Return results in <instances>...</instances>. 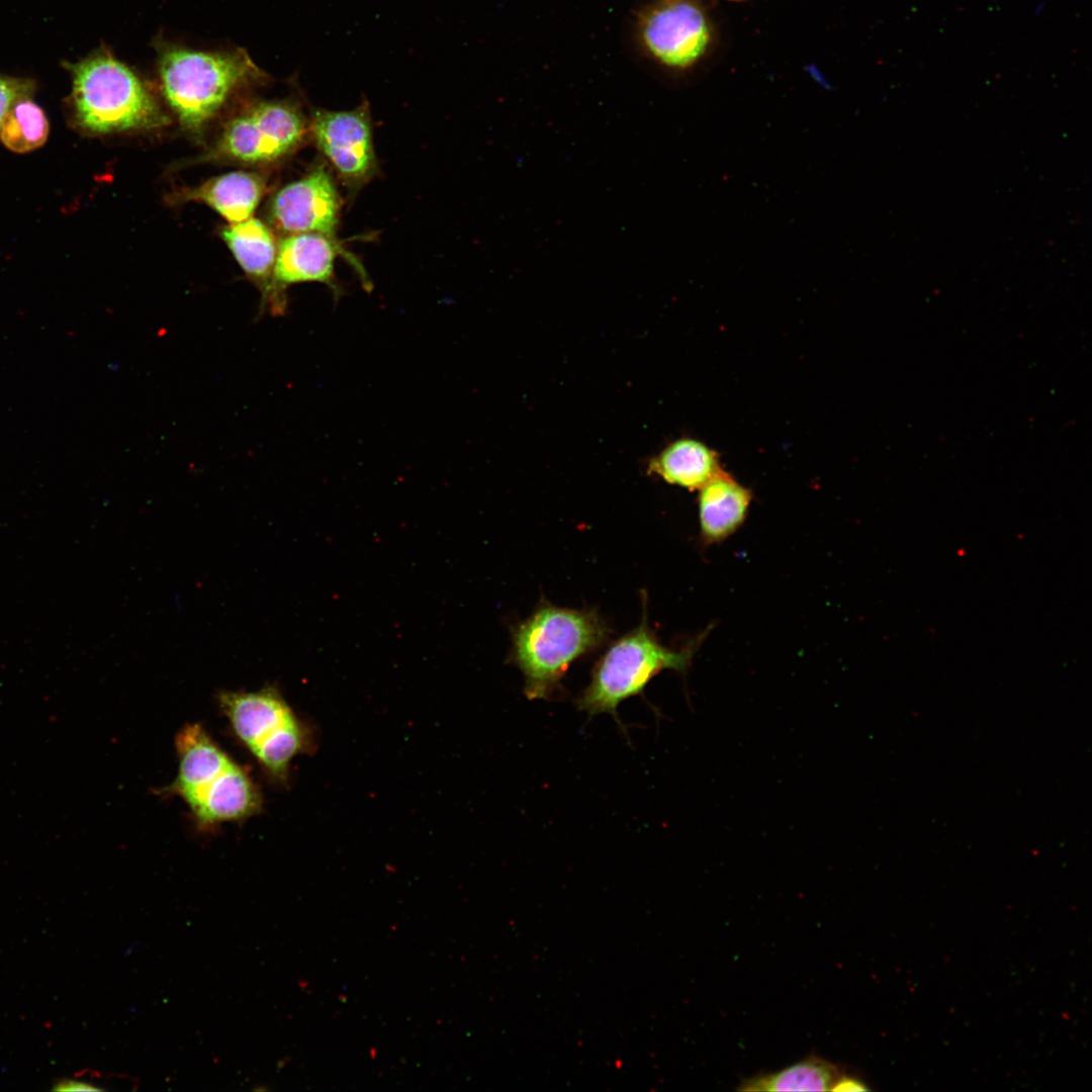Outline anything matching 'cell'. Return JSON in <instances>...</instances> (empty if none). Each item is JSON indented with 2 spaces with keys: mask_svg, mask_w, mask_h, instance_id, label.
Instances as JSON below:
<instances>
[{
  "mask_svg": "<svg viewBox=\"0 0 1092 1092\" xmlns=\"http://www.w3.org/2000/svg\"><path fill=\"white\" fill-rule=\"evenodd\" d=\"M841 1071L832 1063L810 1056L779 1072L751 1077L742 1091H831Z\"/></svg>",
  "mask_w": 1092,
  "mask_h": 1092,
  "instance_id": "16",
  "label": "cell"
},
{
  "mask_svg": "<svg viewBox=\"0 0 1092 1092\" xmlns=\"http://www.w3.org/2000/svg\"><path fill=\"white\" fill-rule=\"evenodd\" d=\"M266 190L264 179L251 172H231L210 178L195 187H183L172 193V202H201L231 223L251 217Z\"/></svg>",
  "mask_w": 1092,
  "mask_h": 1092,
  "instance_id": "12",
  "label": "cell"
},
{
  "mask_svg": "<svg viewBox=\"0 0 1092 1092\" xmlns=\"http://www.w3.org/2000/svg\"><path fill=\"white\" fill-rule=\"evenodd\" d=\"M642 36L649 51L667 66L685 68L705 52L709 42L706 19L688 0H665L646 15Z\"/></svg>",
  "mask_w": 1092,
  "mask_h": 1092,
  "instance_id": "11",
  "label": "cell"
},
{
  "mask_svg": "<svg viewBox=\"0 0 1092 1092\" xmlns=\"http://www.w3.org/2000/svg\"><path fill=\"white\" fill-rule=\"evenodd\" d=\"M693 647L674 650L661 644L644 614L640 625L610 644L598 659L589 684L575 700L577 708L589 716L610 714L621 725L620 704L641 695L664 669L685 671Z\"/></svg>",
  "mask_w": 1092,
  "mask_h": 1092,
  "instance_id": "6",
  "label": "cell"
},
{
  "mask_svg": "<svg viewBox=\"0 0 1092 1092\" xmlns=\"http://www.w3.org/2000/svg\"><path fill=\"white\" fill-rule=\"evenodd\" d=\"M867 1089H868L867 1086L861 1081H859L858 1079L849 1077V1076L844 1075V1074H841L839 1076V1078L837 1079V1081L835 1082L834 1086L832 1087L831 1091H836V1092L848 1091V1092H850V1091H864Z\"/></svg>",
  "mask_w": 1092,
  "mask_h": 1092,
  "instance_id": "20",
  "label": "cell"
},
{
  "mask_svg": "<svg viewBox=\"0 0 1092 1092\" xmlns=\"http://www.w3.org/2000/svg\"><path fill=\"white\" fill-rule=\"evenodd\" d=\"M53 1090L59 1092L67 1091H101L102 1089L96 1087L90 1083L77 1081L73 1079L59 1080L53 1087Z\"/></svg>",
  "mask_w": 1092,
  "mask_h": 1092,
  "instance_id": "19",
  "label": "cell"
},
{
  "mask_svg": "<svg viewBox=\"0 0 1092 1092\" xmlns=\"http://www.w3.org/2000/svg\"><path fill=\"white\" fill-rule=\"evenodd\" d=\"M32 91L33 84L30 81L0 76V126L14 103L27 98Z\"/></svg>",
  "mask_w": 1092,
  "mask_h": 1092,
  "instance_id": "18",
  "label": "cell"
},
{
  "mask_svg": "<svg viewBox=\"0 0 1092 1092\" xmlns=\"http://www.w3.org/2000/svg\"><path fill=\"white\" fill-rule=\"evenodd\" d=\"M73 117L84 131L105 134L163 125L166 117L146 84L102 54L73 67Z\"/></svg>",
  "mask_w": 1092,
  "mask_h": 1092,
  "instance_id": "4",
  "label": "cell"
},
{
  "mask_svg": "<svg viewBox=\"0 0 1092 1092\" xmlns=\"http://www.w3.org/2000/svg\"><path fill=\"white\" fill-rule=\"evenodd\" d=\"M649 469L666 482L690 490L700 489L722 470L717 453L693 439L670 444L651 462Z\"/></svg>",
  "mask_w": 1092,
  "mask_h": 1092,
  "instance_id": "15",
  "label": "cell"
},
{
  "mask_svg": "<svg viewBox=\"0 0 1092 1092\" xmlns=\"http://www.w3.org/2000/svg\"><path fill=\"white\" fill-rule=\"evenodd\" d=\"M221 238L245 273L260 287L268 305L277 254V245L270 229L261 220L250 217L225 226L221 231Z\"/></svg>",
  "mask_w": 1092,
  "mask_h": 1092,
  "instance_id": "14",
  "label": "cell"
},
{
  "mask_svg": "<svg viewBox=\"0 0 1092 1092\" xmlns=\"http://www.w3.org/2000/svg\"><path fill=\"white\" fill-rule=\"evenodd\" d=\"M307 129L298 105L289 101L261 102L230 120L206 159L275 162L297 149Z\"/></svg>",
  "mask_w": 1092,
  "mask_h": 1092,
  "instance_id": "7",
  "label": "cell"
},
{
  "mask_svg": "<svg viewBox=\"0 0 1092 1092\" xmlns=\"http://www.w3.org/2000/svg\"><path fill=\"white\" fill-rule=\"evenodd\" d=\"M732 1H741V0H732Z\"/></svg>",
  "mask_w": 1092,
  "mask_h": 1092,
  "instance_id": "21",
  "label": "cell"
},
{
  "mask_svg": "<svg viewBox=\"0 0 1092 1092\" xmlns=\"http://www.w3.org/2000/svg\"><path fill=\"white\" fill-rule=\"evenodd\" d=\"M610 634L609 625L596 610L541 603L512 630L509 659L524 676L525 696L551 699L569 666L603 646Z\"/></svg>",
  "mask_w": 1092,
  "mask_h": 1092,
  "instance_id": "2",
  "label": "cell"
},
{
  "mask_svg": "<svg viewBox=\"0 0 1092 1092\" xmlns=\"http://www.w3.org/2000/svg\"><path fill=\"white\" fill-rule=\"evenodd\" d=\"M340 255L348 258L368 288L370 283L362 266L346 253L334 236L300 233L281 240L272 272L270 311L275 315L284 312V292L290 284L315 281L329 285L335 293L339 292L334 281V263Z\"/></svg>",
  "mask_w": 1092,
  "mask_h": 1092,
  "instance_id": "9",
  "label": "cell"
},
{
  "mask_svg": "<svg viewBox=\"0 0 1092 1092\" xmlns=\"http://www.w3.org/2000/svg\"><path fill=\"white\" fill-rule=\"evenodd\" d=\"M218 706L238 740L273 781L284 785L293 758L313 749L310 728L274 687L223 691Z\"/></svg>",
  "mask_w": 1092,
  "mask_h": 1092,
  "instance_id": "5",
  "label": "cell"
},
{
  "mask_svg": "<svg viewBox=\"0 0 1092 1092\" xmlns=\"http://www.w3.org/2000/svg\"><path fill=\"white\" fill-rule=\"evenodd\" d=\"M175 747L178 769L166 793L185 803L200 829L243 821L261 811L263 797L256 782L200 724L180 729Z\"/></svg>",
  "mask_w": 1092,
  "mask_h": 1092,
  "instance_id": "1",
  "label": "cell"
},
{
  "mask_svg": "<svg viewBox=\"0 0 1092 1092\" xmlns=\"http://www.w3.org/2000/svg\"><path fill=\"white\" fill-rule=\"evenodd\" d=\"M49 131L43 110L27 97L14 103L6 113L0 126V139L10 151L23 154L41 147Z\"/></svg>",
  "mask_w": 1092,
  "mask_h": 1092,
  "instance_id": "17",
  "label": "cell"
},
{
  "mask_svg": "<svg viewBox=\"0 0 1092 1092\" xmlns=\"http://www.w3.org/2000/svg\"><path fill=\"white\" fill-rule=\"evenodd\" d=\"M162 93L187 129L198 130L240 87L263 76L243 50L200 52L179 47L159 57Z\"/></svg>",
  "mask_w": 1092,
  "mask_h": 1092,
  "instance_id": "3",
  "label": "cell"
},
{
  "mask_svg": "<svg viewBox=\"0 0 1092 1092\" xmlns=\"http://www.w3.org/2000/svg\"><path fill=\"white\" fill-rule=\"evenodd\" d=\"M341 198L331 172L317 165L302 178L281 188L272 198L269 214L288 235L318 233L335 236Z\"/></svg>",
  "mask_w": 1092,
  "mask_h": 1092,
  "instance_id": "10",
  "label": "cell"
},
{
  "mask_svg": "<svg viewBox=\"0 0 1092 1092\" xmlns=\"http://www.w3.org/2000/svg\"><path fill=\"white\" fill-rule=\"evenodd\" d=\"M699 490L701 536L706 543L721 542L743 524L751 492L724 470Z\"/></svg>",
  "mask_w": 1092,
  "mask_h": 1092,
  "instance_id": "13",
  "label": "cell"
},
{
  "mask_svg": "<svg viewBox=\"0 0 1092 1092\" xmlns=\"http://www.w3.org/2000/svg\"><path fill=\"white\" fill-rule=\"evenodd\" d=\"M308 129L317 149L351 190L361 188L378 172L369 104L365 99L352 110L315 109Z\"/></svg>",
  "mask_w": 1092,
  "mask_h": 1092,
  "instance_id": "8",
  "label": "cell"
}]
</instances>
